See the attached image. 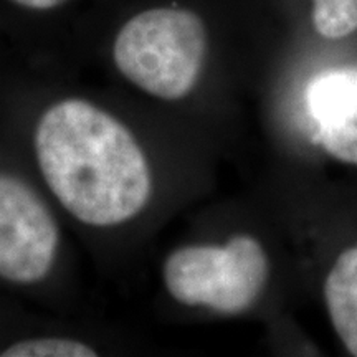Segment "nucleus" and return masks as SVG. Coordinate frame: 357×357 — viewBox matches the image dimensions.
<instances>
[{
  "label": "nucleus",
  "mask_w": 357,
  "mask_h": 357,
  "mask_svg": "<svg viewBox=\"0 0 357 357\" xmlns=\"http://www.w3.org/2000/svg\"><path fill=\"white\" fill-rule=\"evenodd\" d=\"M32 144L45 185L83 225L114 229L149 204L153 174L144 151L126 124L96 102H52L35 123Z\"/></svg>",
  "instance_id": "obj_1"
},
{
  "label": "nucleus",
  "mask_w": 357,
  "mask_h": 357,
  "mask_svg": "<svg viewBox=\"0 0 357 357\" xmlns=\"http://www.w3.org/2000/svg\"><path fill=\"white\" fill-rule=\"evenodd\" d=\"M207 55V29L185 8H149L116 35L113 60L132 86L164 101L185 98L197 84Z\"/></svg>",
  "instance_id": "obj_2"
},
{
  "label": "nucleus",
  "mask_w": 357,
  "mask_h": 357,
  "mask_svg": "<svg viewBox=\"0 0 357 357\" xmlns=\"http://www.w3.org/2000/svg\"><path fill=\"white\" fill-rule=\"evenodd\" d=\"M268 273L265 250L250 235H235L225 245L177 248L162 270L164 284L177 303L223 314H238L255 305Z\"/></svg>",
  "instance_id": "obj_3"
},
{
  "label": "nucleus",
  "mask_w": 357,
  "mask_h": 357,
  "mask_svg": "<svg viewBox=\"0 0 357 357\" xmlns=\"http://www.w3.org/2000/svg\"><path fill=\"white\" fill-rule=\"evenodd\" d=\"M60 227L29 182L0 172V280L17 287L42 283L60 252Z\"/></svg>",
  "instance_id": "obj_4"
},
{
  "label": "nucleus",
  "mask_w": 357,
  "mask_h": 357,
  "mask_svg": "<svg viewBox=\"0 0 357 357\" xmlns=\"http://www.w3.org/2000/svg\"><path fill=\"white\" fill-rule=\"evenodd\" d=\"M305 100L318 126L357 121V66L321 71L307 83Z\"/></svg>",
  "instance_id": "obj_5"
},
{
  "label": "nucleus",
  "mask_w": 357,
  "mask_h": 357,
  "mask_svg": "<svg viewBox=\"0 0 357 357\" xmlns=\"http://www.w3.org/2000/svg\"><path fill=\"white\" fill-rule=\"evenodd\" d=\"M324 300L334 331L357 357V245L334 261L324 281Z\"/></svg>",
  "instance_id": "obj_6"
},
{
  "label": "nucleus",
  "mask_w": 357,
  "mask_h": 357,
  "mask_svg": "<svg viewBox=\"0 0 357 357\" xmlns=\"http://www.w3.org/2000/svg\"><path fill=\"white\" fill-rule=\"evenodd\" d=\"M311 17L323 38H346L357 30V0H312Z\"/></svg>",
  "instance_id": "obj_7"
},
{
  "label": "nucleus",
  "mask_w": 357,
  "mask_h": 357,
  "mask_svg": "<svg viewBox=\"0 0 357 357\" xmlns=\"http://www.w3.org/2000/svg\"><path fill=\"white\" fill-rule=\"evenodd\" d=\"M2 357H95V347L73 337L45 336L13 342L0 352Z\"/></svg>",
  "instance_id": "obj_8"
},
{
  "label": "nucleus",
  "mask_w": 357,
  "mask_h": 357,
  "mask_svg": "<svg viewBox=\"0 0 357 357\" xmlns=\"http://www.w3.org/2000/svg\"><path fill=\"white\" fill-rule=\"evenodd\" d=\"M312 142L341 162L357 167V121L318 126Z\"/></svg>",
  "instance_id": "obj_9"
},
{
  "label": "nucleus",
  "mask_w": 357,
  "mask_h": 357,
  "mask_svg": "<svg viewBox=\"0 0 357 357\" xmlns=\"http://www.w3.org/2000/svg\"><path fill=\"white\" fill-rule=\"evenodd\" d=\"M17 6L30 8V10H50V8L60 6L65 0H12Z\"/></svg>",
  "instance_id": "obj_10"
}]
</instances>
